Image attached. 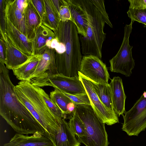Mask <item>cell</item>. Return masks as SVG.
I'll return each mask as SVG.
<instances>
[{"label": "cell", "instance_id": "cell-4", "mask_svg": "<svg viewBox=\"0 0 146 146\" xmlns=\"http://www.w3.org/2000/svg\"><path fill=\"white\" fill-rule=\"evenodd\" d=\"M14 90L19 100L26 107L44 128L46 137L58 133L62 119L50 110L42 96L38 87L27 81H21Z\"/></svg>", "mask_w": 146, "mask_h": 146}, {"label": "cell", "instance_id": "cell-28", "mask_svg": "<svg viewBox=\"0 0 146 146\" xmlns=\"http://www.w3.org/2000/svg\"><path fill=\"white\" fill-rule=\"evenodd\" d=\"M60 1L61 5L59 14L60 21L66 22L70 21L73 23V20L69 7L68 0H62Z\"/></svg>", "mask_w": 146, "mask_h": 146}, {"label": "cell", "instance_id": "cell-17", "mask_svg": "<svg viewBox=\"0 0 146 146\" xmlns=\"http://www.w3.org/2000/svg\"><path fill=\"white\" fill-rule=\"evenodd\" d=\"M111 97L113 109L119 117L125 112V104L126 96L125 94L122 79L115 76L110 79Z\"/></svg>", "mask_w": 146, "mask_h": 146}, {"label": "cell", "instance_id": "cell-29", "mask_svg": "<svg viewBox=\"0 0 146 146\" xmlns=\"http://www.w3.org/2000/svg\"><path fill=\"white\" fill-rule=\"evenodd\" d=\"M62 93L70 98L75 104H86L91 105L90 101L87 93L85 94L72 95L65 93Z\"/></svg>", "mask_w": 146, "mask_h": 146}, {"label": "cell", "instance_id": "cell-10", "mask_svg": "<svg viewBox=\"0 0 146 146\" xmlns=\"http://www.w3.org/2000/svg\"><path fill=\"white\" fill-rule=\"evenodd\" d=\"M52 86L62 92L72 95L86 93L79 76L70 77L59 74L52 75L37 86Z\"/></svg>", "mask_w": 146, "mask_h": 146}, {"label": "cell", "instance_id": "cell-11", "mask_svg": "<svg viewBox=\"0 0 146 146\" xmlns=\"http://www.w3.org/2000/svg\"><path fill=\"white\" fill-rule=\"evenodd\" d=\"M39 62L36 70L29 81L36 86L49 76L58 74L55 60V50L48 48L42 54H38Z\"/></svg>", "mask_w": 146, "mask_h": 146}, {"label": "cell", "instance_id": "cell-23", "mask_svg": "<svg viewBox=\"0 0 146 146\" xmlns=\"http://www.w3.org/2000/svg\"><path fill=\"white\" fill-rule=\"evenodd\" d=\"M45 17L42 24L53 31L57 30L60 22L59 14L54 8L51 0H44Z\"/></svg>", "mask_w": 146, "mask_h": 146}, {"label": "cell", "instance_id": "cell-25", "mask_svg": "<svg viewBox=\"0 0 146 146\" xmlns=\"http://www.w3.org/2000/svg\"><path fill=\"white\" fill-rule=\"evenodd\" d=\"M70 128L73 133L78 137L85 136L86 135V128L82 121L75 113L70 119L68 123Z\"/></svg>", "mask_w": 146, "mask_h": 146}, {"label": "cell", "instance_id": "cell-31", "mask_svg": "<svg viewBox=\"0 0 146 146\" xmlns=\"http://www.w3.org/2000/svg\"><path fill=\"white\" fill-rule=\"evenodd\" d=\"M129 9H142L146 8V0H129Z\"/></svg>", "mask_w": 146, "mask_h": 146}, {"label": "cell", "instance_id": "cell-7", "mask_svg": "<svg viewBox=\"0 0 146 146\" xmlns=\"http://www.w3.org/2000/svg\"><path fill=\"white\" fill-rule=\"evenodd\" d=\"M134 21H131L130 24L125 26L124 36L121 46L116 54L109 61L111 71L120 73L126 77L131 76L132 70L135 66L132 54L133 46L129 44V38Z\"/></svg>", "mask_w": 146, "mask_h": 146}, {"label": "cell", "instance_id": "cell-14", "mask_svg": "<svg viewBox=\"0 0 146 146\" xmlns=\"http://www.w3.org/2000/svg\"><path fill=\"white\" fill-rule=\"evenodd\" d=\"M56 37L54 32L42 24L35 31L34 37L32 41L33 55L43 54L50 48L52 40Z\"/></svg>", "mask_w": 146, "mask_h": 146}, {"label": "cell", "instance_id": "cell-8", "mask_svg": "<svg viewBox=\"0 0 146 146\" xmlns=\"http://www.w3.org/2000/svg\"><path fill=\"white\" fill-rule=\"evenodd\" d=\"M78 76L89 96L91 106L100 119L109 125L118 123V115L102 102L94 91L90 80L80 71L78 72Z\"/></svg>", "mask_w": 146, "mask_h": 146}, {"label": "cell", "instance_id": "cell-3", "mask_svg": "<svg viewBox=\"0 0 146 146\" xmlns=\"http://www.w3.org/2000/svg\"><path fill=\"white\" fill-rule=\"evenodd\" d=\"M77 0L88 18L86 35L79 36L82 54L84 56H94L101 59L102 46L106 38V34L104 31L105 24L113 27L106 9L104 1Z\"/></svg>", "mask_w": 146, "mask_h": 146}, {"label": "cell", "instance_id": "cell-5", "mask_svg": "<svg viewBox=\"0 0 146 146\" xmlns=\"http://www.w3.org/2000/svg\"><path fill=\"white\" fill-rule=\"evenodd\" d=\"M75 114L83 123L86 135L78 137L86 146H108V135L105 124L99 118L91 105L76 104Z\"/></svg>", "mask_w": 146, "mask_h": 146}, {"label": "cell", "instance_id": "cell-13", "mask_svg": "<svg viewBox=\"0 0 146 146\" xmlns=\"http://www.w3.org/2000/svg\"><path fill=\"white\" fill-rule=\"evenodd\" d=\"M0 38L3 40L5 49L6 67L8 69H13L25 62L30 56L21 52L13 46L7 38L5 32L0 27Z\"/></svg>", "mask_w": 146, "mask_h": 146}, {"label": "cell", "instance_id": "cell-18", "mask_svg": "<svg viewBox=\"0 0 146 146\" xmlns=\"http://www.w3.org/2000/svg\"><path fill=\"white\" fill-rule=\"evenodd\" d=\"M3 11L14 25L27 37L24 14L17 7L14 1L3 0Z\"/></svg>", "mask_w": 146, "mask_h": 146}, {"label": "cell", "instance_id": "cell-16", "mask_svg": "<svg viewBox=\"0 0 146 146\" xmlns=\"http://www.w3.org/2000/svg\"><path fill=\"white\" fill-rule=\"evenodd\" d=\"M46 137L50 140L53 146H80L81 145L64 118L62 119L57 133Z\"/></svg>", "mask_w": 146, "mask_h": 146}, {"label": "cell", "instance_id": "cell-30", "mask_svg": "<svg viewBox=\"0 0 146 146\" xmlns=\"http://www.w3.org/2000/svg\"><path fill=\"white\" fill-rule=\"evenodd\" d=\"M42 21H44L45 17V11L44 0H31Z\"/></svg>", "mask_w": 146, "mask_h": 146}, {"label": "cell", "instance_id": "cell-34", "mask_svg": "<svg viewBox=\"0 0 146 146\" xmlns=\"http://www.w3.org/2000/svg\"><path fill=\"white\" fill-rule=\"evenodd\" d=\"M67 110L69 115H73L76 109V104L73 102L69 103L67 106Z\"/></svg>", "mask_w": 146, "mask_h": 146}, {"label": "cell", "instance_id": "cell-33", "mask_svg": "<svg viewBox=\"0 0 146 146\" xmlns=\"http://www.w3.org/2000/svg\"><path fill=\"white\" fill-rule=\"evenodd\" d=\"M0 62L5 64L6 62L4 44L3 40L1 38L0 39Z\"/></svg>", "mask_w": 146, "mask_h": 146}, {"label": "cell", "instance_id": "cell-22", "mask_svg": "<svg viewBox=\"0 0 146 146\" xmlns=\"http://www.w3.org/2000/svg\"><path fill=\"white\" fill-rule=\"evenodd\" d=\"M90 80L94 91L102 102L110 110L115 112L113 108L109 84L96 83Z\"/></svg>", "mask_w": 146, "mask_h": 146}, {"label": "cell", "instance_id": "cell-19", "mask_svg": "<svg viewBox=\"0 0 146 146\" xmlns=\"http://www.w3.org/2000/svg\"><path fill=\"white\" fill-rule=\"evenodd\" d=\"M74 23L78 34L86 36L88 26V18L86 14L77 0H67Z\"/></svg>", "mask_w": 146, "mask_h": 146}, {"label": "cell", "instance_id": "cell-35", "mask_svg": "<svg viewBox=\"0 0 146 146\" xmlns=\"http://www.w3.org/2000/svg\"><path fill=\"white\" fill-rule=\"evenodd\" d=\"M51 1L54 8L57 13L59 14L61 5L60 0H51Z\"/></svg>", "mask_w": 146, "mask_h": 146}, {"label": "cell", "instance_id": "cell-32", "mask_svg": "<svg viewBox=\"0 0 146 146\" xmlns=\"http://www.w3.org/2000/svg\"><path fill=\"white\" fill-rule=\"evenodd\" d=\"M15 3L18 9L24 14L25 8L27 6L29 0H15Z\"/></svg>", "mask_w": 146, "mask_h": 146}, {"label": "cell", "instance_id": "cell-21", "mask_svg": "<svg viewBox=\"0 0 146 146\" xmlns=\"http://www.w3.org/2000/svg\"><path fill=\"white\" fill-rule=\"evenodd\" d=\"M39 60L38 54L30 56L25 62L12 70L14 74L19 80L29 81L36 70Z\"/></svg>", "mask_w": 146, "mask_h": 146}, {"label": "cell", "instance_id": "cell-27", "mask_svg": "<svg viewBox=\"0 0 146 146\" xmlns=\"http://www.w3.org/2000/svg\"><path fill=\"white\" fill-rule=\"evenodd\" d=\"M127 13L131 21H136L146 25V8L129 9Z\"/></svg>", "mask_w": 146, "mask_h": 146}, {"label": "cell", "instance_id": "cell-2", "mask_svg": "<svg viewBox=\"0 0 146 146\" xmlns=\"http://www.w3.org/2000/svg\"><path fill=\"white\" fill-rule=\"evenodd\" d=\"M56 39L52 44L58 74L78 77L83 57L77 27L72 21H60L58 29L53 31Z\"/></svg>", "mask_w": 146, "mask_h": 146}, {"label": "cell", "instance_id": "cell-20", "mask_svg": "<svg viewBox=\"0 0 146 146\" xmlns=\"http://www.w3.org/2000/svg\"><path fill=\"white\" fill-rule=\"evenodd\" d=\"M27 37L31 41L34 37L35 31L42 24V20L31 0H29L24 12Z\"/></svg>", "mask_w": 146, "mask_h": 146}, {"label": "cell", "instance_id": "cell-9", "mask_svg": "<svg viewBox=\"0 0 146 146\" xmlns=\"http://www.w3.org/2000/svg\"><path fill=\"white\" fill-rule=\"evenodd\" d=\"M80 72L91 80L108 84L110 75L106 64L98 57L92 55L83 57Z\"/></svg>", "mask_w": 146, "mask_h": 146}, {"label": "cell", "instance_id": "cell-26", "mask_svg": "<svg viewBox=\"0 0 146 146\" xmlns=\"http://www.w3.org/2000/svg\"><path fill=\"white\" fill-rule=\"evenodd\" d=\"M39 92L47 106L51 112L60 119H65L64 115L59 108L52 101L48 95L42 89L38 87Z\"/></svg>", "mask_w": 146, "mask_h": 146}, {"label": "cell", "instance_id": "cell-15", "mask_svg": "<svg viewBox=\"0 0 146 146\" xmlns=\"http://www.w3.org/2000/svg\"><path fill=\"white\" fill-rule=\"evenodd\" d=\"M4 146H53L50 140L42 133L36 132L31 135L17 133Z\"/></svg>", "mask_w": 146, "mask_h": 146}, {"label": "cell", "instance_id": "cell-12", "mask_svg": "<svg viewBox=\"0 0 146 146\" xmlns=\"http://www.w3.org/2000/svg\"><path fill=\"white\" fill-rule=\"evenodd\" d=\"M3 17L4 28L2 29L10 42L25 54L33 55L32 41L14 25L3 13Z\"/></svg>", "mask_w": 146, "mask_h": 146}, {"label": "cell", "instance_id": "cell-24", "mask_svg": "<svg viewBox=\"0 0 146 146\" xmlns=\"http://www.w3.org/2000/svg\"><path fill=\"white\" fill-rule=\"evenodd\" d=\"M50 97L52 102L64 115L65 119L67 118V115H69L67 106L69 103L72 102V100L60 90L55 88L50 92Z\"/></svg>", "mask_w": 146, "mask_h": 146}, {"label": "cell", "instance_id": "cell-6", "mask_svg": "<svg viewBox=\"0 0 146 146\" xmlns=\"http://www.w3.org/2000/svg\"><path fill=\"white\" fill-rule=\"evenodd\" d=\"M122 129L129 136H137L146 128V91L132 107L125 111Z\"/></svg>", "mask_w": 146, "mask_h": 146}, {"label": "cell", "instance_id": "cell-1", "mask_svg": "<svg viewBox=\"0 0 146 146\" xmlns=\"http://www.w3.org/2000/svg\"><path fill=\"white\" fill-rule=\"evenodd\" d=\"M8 69L0 62V114L17 133L25 135L44 130L26 107L19 100L14 90Z\"/></svg>", "mask_w": 146, "mask_h": 146}]
</instances>
